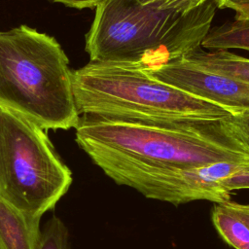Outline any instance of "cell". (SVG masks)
Instances as JSON below:
<instances>
[{"label": "cell", "instance_id": "cell-1", "mask_svg": "<svg viewBox=\"0 0 249 249\" xmlns=\"http://www.w3.org/2000/svg\"><path fill=\"white\" fill-rule=\"evenodd\" d=\"M229 118L143 124L83 117L76 142L115 183L132 188L166 167L249 161V151Z\"/></svg>", "mask_w": 249, "mask_h": 249}, {"label": "cell", "instance_id": "cell-2", "mask_svg": "<svg viewBox=\"0 0 249 249\" xmlns=\"http://www.w3.org/2000/svg\"><path fill=\"white\" fill-rule=\"evenodd\" d=\"M216 9L214 0L188 13L148 0H104L86 36V51L92 62L151 71L200 48Z\"/></svg>", "mask_w": 249, "mask_h": 249}, {"label": "cell", "instance_id": "cell-3", "mask_svg": "<svg viewBox=\"0 0 249 249\" xmlns=\"http://www.w3.org/2000/svg\"><path fill=\"white\" fill-rule=\"evenodd\" d=\"M0 106L44 129L78 126L73 71L53 37L27 25L0 31Z\"/></svg>", "mask_w": 249, "mask_h": 249}, {"label": "cell", "instance_id": "cell-4", "mask_svg": "<svg viewBox=\"0 0 249 249\" xmlns=\"http://www.w3.org/2000/svg\"><path fill=\"white\" fill-rule=\"evenodd\" d=\"M73 89L84 117L161 124L221 121L232 113L157 80L135 66L90 61L73 71Z\"/></svg>", "mask_w": 249, "mask_h": 249}, {"label": "cell", "instance_id": "cell-5", "mask_svg": "<svg viewBox=\"0 0 249 249\" xmlns=\"http://www.w3.org/2000/svg\"><path fill=\"white\" fill-rule=\"evenodd\" d=\"M72 181L71 170L45 129L0 106V196L42 218L66 195Z\"/></svg>", "mask_w": 249, "mask_h": 249}, {"label": "cell", "instance_id": "cell-6", "mask_svg": "<svg viewBox=\"0 0 249 249\" xmlns=\"http://www.w3.org/2000/svg\"><path fill=\"white\" fill-rule=\"evenodd\" d=\"M132 189L145 197L175 205L197 200L224 203L232 193L249 190V161L166 167L145 175Z\"/></svg>", "mask_w": 249, "mask_h": 249}, {"label": "cell", "instance_id": "cell-7", "mask_svg": "<svg viewBox=\"0 0 249 249\" xmlns=\"http://www.w3.org/2000/svg\"><path fill=\"white\" fill-rule=\"evenodd\" d=\"M147 72L160 82L221 106L232 114L249 111V84L211 72L184 58Z\"/></svg>", "mask_w": 249, "mask_h": 249}, {"label": "cell", "instance_id": "cell-8", "mask_svg": "<svg viewBox=\"0 0 249 249\" xmlns=\"http://www.w3.org/2000/svg\"><path fill=\"white\" fill-rule=\"evenodd\" d=\"M40 220L0 196V249H38L42 234Z\"/></svg>", "mask_w": 249, "mask_h": 249}, {"label": "cell", "instance_id": "cell-9", "mask_svg": "<svg viewBox=\"0 0 249 249\" xmlns=\"http://www.w3.org/2000/svg\"><path fill=\"white\" fill-rule=\"evenodd\" d=\"M182 58L211 72L249 84V58L229 51L205 52L198 48Z\"/></svg>", "mask_w": 249, "mask_h": 249}, {"label": "cell", "instance_id": "cell-10", "mask_svg": "<svg viewBox=\"0 0 249 249\" xmlns=\"http://www.w3.org/2000/svg\"><path fill=\"white\" fill-rule=\"evenodd\" d=\"M201 47L213 51H249V21L234 19L211 28Z\"/></svg>", "mask_w": 249, "mask_h": 249}, {"label": "cell", "instance_id": "cell-11", "mask_svg": "<svg viewBox=\"0 0 249 249\" xmlns=\"http://www.w3.org/2000/svg\"><path fill=\"white\" fill-rule=\"evenodd\" d=\"M212 223L220 236L234 249H249V226L225 203H215Z\"/></svg>", "mask_w": 249, "mask_h": 249}, {"label": "cell", "instance_id": "cell-12", "mask_svg": "<svg viewBox=\"0 0 249 249\" xmlns=\"http://www.w3.org/2000/svg\"><path fill=\"white\" fill-rule=\"evenodd\" d=\"M38 249H70L68 230L60 218L53 216L46 222Z\"/></svg>", "mask_w": 249, "mask_h": 249}, {"label": "cell", "instance_id": "cell-13", "mask_svg": "<svg viewBox=\"0 0 249 249\" xmlns=\"http://www.w3.org/2000/svg\"><path fill=\"white\" fill-rule=\"evenodd\" d=\"M229 120L233 131L249 151V111L234 113Z\"/></svg>", "mask_w": 249, "mask_h": 249}, {"label": "cell", "instance_id": "cell-14", "mask_svg": "<svg viewBox=\"0 0 249 249\" xmlns=\"http://www.w3.org/2000/svg\"><path fill=\"white\" fill-rule=\"evenodd\" d=\"M163 10H170L181 13L193 11L210 0H148Z\"/></svg>", "mask_w": 249, "mask_h": 249}, {"label": "cell", "instance_id": "cell-15", "mask_svg": "<svg viewBox=\"0 0 249 249\" xmlns=\"http://www.w3.org/2000/svg\"><path fill=\"white\" fill-rule=\"evenodd\" d=\"M217 8L231 9L235 12V18L249 21V0H214Z\"/></svg>", "mask_w": 249, "mask_h": 249}, {"label": "cell", "instance_id": "cell-16", "mask_svg": "<svg viewBox=\"0 0 249 249\" xmlns=\"http://www.w3.org/2000/svg\"><path fill=\"white\" fill-rule=\"evenodd\" d=\"M224 203L229 209L235 213L241 220H243L249 226V204H242L231 200Z\"/></svg>", "mask_w": 249, "mask_h": 249}, {"label": "cell", "instance_id": "cell-17", "mask_svg": "<svg viewBox=\"0 0 249 249\" xmlns=\"http://www.w3.org/2000/svg\"><path fill=\"white\" fill-rule=\"evenodd\" d=\"M53 2L61 3L65 6L77 8V9H84V8H93L97 7L101 2L104 0H52Z\"/></svg>", "mask_w": 249, "mask_h": 249}]
</instances>
